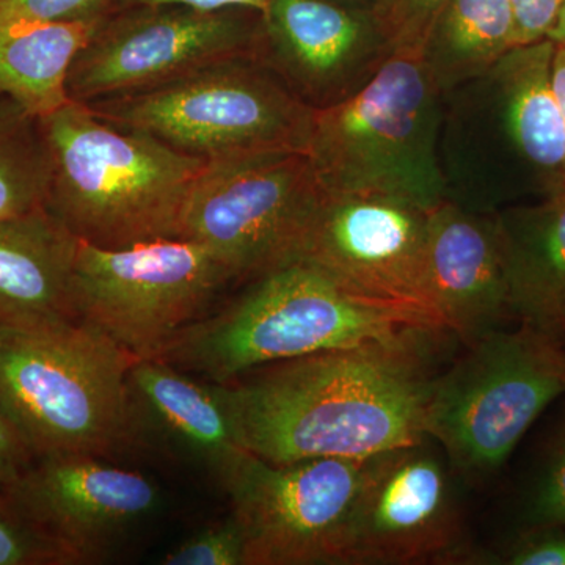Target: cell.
<instances>
[{
    "mask_svg": "<svg viewBox=\"0 0 565 565\" xmlns=\"http://www.w3.org/2000/svg\"><path fill=\"white\" fill-rule=\"evenodd\" d=\"M422 340L311 353L222 384L241 444L273 463L366 459L422 444L434 384Z\"/></svg>",
    "mask_w": 565,
    "mask_h": 565,
    "instance_id": "6da1fadb",
    "label": "cell"
},
{
    "mask_svg": "<svg viewBox=\"0 0 565 565\" xmlns=\"http://www.w3.org/2000/svg\"><path fill=\"white\" fill-rule=\"evenodd\" d=\"M444 332L429 311L362 296L310 264L294 262L256 277L154 359L212 384H230L282 360Z\"/></svg>",
    "mask_w": 565,
    "mask_h": 565,
    "instance_id": "7a4b0ae2",
    "label": "cell"
},
{
    "mask_svg": "<svg viewBox=\"0 0 565 565\" xmlns=\"http://www.w3.org/2000/svg\"><path fill=\"white\" fill-rule=\"evenodd\" d=\"M50 158L46 210L96 247L177 239L182 207L204 159L70 102L39 118Z\"/></svg>",
    "mask_w": 565,
    "mask_h": 565,
    "instance_id": "3957f363",
    "label": "cell"
},
{
    "mask_svg": "<svg viewBox=\"0 0 565 565\" xmlns=\"http://www.w3.org/2000/svg\"><path fill=\"white\" fill-rule=\"evenodd\" d=\"M134 360L74 318L0 326V412L33 460L111 459L136 448L128 397Z\"/></svg>",
    "mask_w": 565,
    "mask_h": 565,
    "instance_id": "277c9868",
    "label": "cell"
},
{
    "mask_svg": "<svg viewBox=\"0 0 565 565\" xmlns=\"http://www.w3.org/2000/svg\"><path fill=\"white\" fill-rule=\"evenodd\" d=\"M440 104L422 58L393 54L362 90L315 109L307 156L323 191L393 196L427 211L449 200Z\"/></svg>",
    "mask_w": 565,
    "mask_h": 565,
    "instance_id": "5b68a950",
    "label": "cell"
},
{
    "mask_svg": "<svg viewBox=\"0 0 565 565\" xmlns=\"http://www.w3.org/2000/svg\"><path fill=\"white\" fill-rule=\"evenodd\" d=\"M85 106L103 120L204 161L307 152L315 115L250 57L211 63L166 84Z\"/></svg>",
    "mask_w": 565,
    "mask_h": 565,
    "instance_id": "8992f818",
    "label": "cell"
},
{
    "mask_svg": "<svg viewBox=\"0 0 565 565\" xmlns=\"http://www.w3.org/2000/svg\"><path fill=\"white\" fill-rule=\"evenodd\" d=\"M565 394V348L520 323L467 345L434 379L426 434L460 475L484 478L514 451L535 419Z\"/></svg>",
    "mask_w": 565,
    "mask_h": 565,
    "instance_id": "52a82bcc",
    "label": "cell"
},
{
    "mask_svg": "<svg viewBox=\"0 0 565 565\" xmlns=\"http://www.w3.org/2000/svg\"><path fill=\"white\" fill-rule=\"evenodd\" d=\"M232 278L203 245L159 239L106 248L82 243L70 310L136 359H154L207 313Z\"/></svg>",
    "mask_w": 565,
    "mask_h": 565,
    "instance_id": "ba28073f",
    "label": "cell"
},
{
    "mask_svg": "<svg viewBox=\"0 0 565 565\" xmlns=\"http://www.w3.org/2000/svg\"><path fill=\"white\" fill-rule=\"evenodd\" d=\"M307 152H270L204 163L182 207L177 239L206 247L232 281L291 262L321 193Z\"/></svg>",
    "mask_w": 565,
    "mask_h": 565,
    "instance_id": "9c48e42d",
    "label": "cell"
},
{
    "mask_svg": "<svg viewBox=\"0 0 565 565\" xmlns=\"http://www.w3.org/2000/svg\"><path fill=\"white\" fill-rule=\"evenodd\" d=\"M262 13L182 6L104 14L71 65L70 102L90 104L177 79L230 58L258 61Z\"/></svg>",
    "mask_w": 565,
    "mask_h": 565,
    "instance_id": "30bf717a",
    "label": "cell"
},
{
    "mask_svg": "<svg viewBox=\"0 0 565 565\" xmlns=\"http://www.w3.org/2000/svg\"><path fill=\"white\" fill-rule=\"evenodd\" d=\"M366 459L273 463L245 451L223 476L244 535V565L344 564Z\"/></svg>",
    "mask_w": 565,
    "mask_h": 565,
    "instance_id": "8fae6325",
    "label": "cell"
},
{
    "mask_svg": "<svg viewBox=\"0 0 565 565\" xmlns=\"http://www.w3.org/2000/svg\"><path fill=\"white\" fill-rule=\"evenodd\" d=\"M429 212L393 196L321 189L289 263L310 264L353 292L437 318L427 292Z\"/></svg>",
    "mask_w": 565,
    "mask_h": 565,
    "instance_id": "7c38bea8",
    "label": "cell"
},
{
    "mask_svg": "<svg viewBox=\"0 0 565 565\" xmlns=\"http://www.w3.org/2000/svg\"><path fill=\"white\" fill-rule=\"evenodd\" d=\"M467 559L444 462L422 444L367 457L345 533L344 564Z\"/></svg>",
    "mask_w": 565,
    "mask_h": 565,
    "instance_id": "4fadbf2b",
    "label": "cell"
},
{
    "mask_svg": "<svg viewBox=\"0 0 565 565\" xmlns=\"http://www.w3.org/2000/svg\"><path fill=\"white\" fill-rule=\"evenodd\" d=\"M6 490L63 565L98 563L158 504L150 479L92 456L33 460Z\"/></svg>",
    "mask_w": 565,
    "mask_h": 565,
    "instance_id": "5bb4252c",
    "label": "cell"
},
{
    "mask_svg": "<svg viewBox=\"0 0 565 565\" xmlns=\"http://www.w3.org/2000/svg\"><path fill=\"white\" fill-rule=\"evenodd\" d=\"M393 54L363 7L341 0H270L262 13L258 61L313 109L351 98Z\"/></svg>",
    "mask_w": 565,
    "mask_h": 565,
    "instance_id": "9a60e30c",
    "label": "cell"
},
{
    "mask_svg": "<svg viewBox=\"0 0 565 565\" xmlns=\"http://www.w3.org/2000/svg\"><path fill=\"white\" fill-rule=\"evenodd\" d=\"M427 292L446 332L465 344L512 318L503 234L497 215L467 211L452 200L429 212Z\"/></svg>",
    "mask_w": 565,
    "mask_h": 565,
    "instance_id": "2e32d148",
    "label": "cell"
},
{
    "mask_svg": "<svg viewBox=\"0 0 565 565\" xmlns=\"http://www.w3.org/2000/svg\"><path fill=\"white\" fill-rule=\"evenodd\" d=\"M134 445L191 460L222 481L247 449L223 394L159 359H136L128 371Z\"/></svg>",
    "mask_w": 565,
    "mask_h": 565,
    "instance_id": "e0dca14e",
    "label": "cell"
},
{
    "mask_svg": "<svg viewBox=\"0 0 565 565\" xmlns=\"http://www.w3.org/2000/svg\"><path fill=\"white\" fill-rule=\"evenodd\" d=\"M497 217L512 318L565 348V189Z\"/></svg>",
    "mask_w": 565,
    "mask_h": 565,
    "instance_id": "ac0fdd59",
    "label": "cell"
},
{
    "mask_svg": "<svg viewBox=\"0 0 565 565\" xmlns=\"http://www.w3.org/2000/svg\"><path fill=\"white\" fill-rule=\"evenodd\" d=\"M555 41L519 44L487 74L505 134L545 195L565 189V120L553 88Z\"/></svg>",
    "mask_w": 565,
    "mask_h": 565,
    "instance_id": "d6986e66",
    "label": "cell"
},
{
    "mask_svg": "<svg viewBox=\"0 0 565 565\" xmlns=\"http://www.w3.org/2000/svg\"><path fill=\"white\" fill-rule=\"evenodd\" d=\"M77 245L46 207L0 218V326L73 318L70 280Z\"/></svg>",
    "mask_w": 565,
    "mask_h": 565,
    "instance_id": "ffe728a7",
    "label": "cell"
},
{
    "mask_svg": "<svg viewBox=\"0 0 565 565\" xmlns=\"http://www.w3.org/2000/svg\"><path fill=\"white\" fill-rule=\"evenodd\" d=\"M96 22L40 20L0 7V98L36 118L70 103V68Z\"/></svg>",
    "mask_w": 565,
    "mask_h": 565,
    "instance_id": "44dd1931",
    "label": "cell"
},
{
    "mask_svg": "<svg viewBox=\"0 0 565 565\" xmlns=\"http://www.w3.org/2000/svg\"><path fill=\"white\" fill-rule=\"evenodd\" d=\"M516 43L511 0H449L435 20L422 61L441 95L484 79Z\"/></svg>",
    "mask_w": 565,
    "mask_h": 565,
    "instance_id": "7402d4cb",
    "label": "cell"
},
{
    "mask_svg": "<svg viewBox=\"0 0 565 565\" xmlns=\"http://www.w3.org/2000/svg\"><path fill=\"white\" fill-rule=\"evenodd\" d=\"M50 180L39 118L0 98V218L44 210Z\"/></svg>",
    "mask_w": 565,
    "mask_h": 565,
    "instance_id": "603a6c76",
    "label": "cell"
},
{
    "mask_svg": "<svg viewBox=\"0 0 565 565\" xmlns=\"http://www.w3.org/2000/svg\"><path fill=\"white\" fill-rule=\"evenodd\" d=\"M449 0H373L371 13L394 54L422 58L424 43Z\"/></svg>",
    "mask_w": 565,
    "mask_h": 565,
    "instance_id": "cb8c5ba5",
    "label": "cell"
},
{
    "mask_svg": "<svg viewBox=\"0 0 565 565\" xmlns=\"http://www.w3.org/2000/svg\"><path fill=\"white\" fill-rule=\"evenodd\" d=\"M0 565H63L61 555L22 516L0 487Z\"/></svg>",
    "mask_w": 565,
    "mask_h": 565,
    "instance_id": "d4e9b609",
    "label": "cell"
},
{
    "mask_svg": "<svg viewBox=\"0 0 565 565\" xmlns=\"http://www.w3.org/2000/svg\"><path fill=\"white\" fill-rule=\"evenodd\" d=\"M166 565H244V535L232 514L203 527L163 557Z\"/></svg>",
    "mask_w": 565,
    "mask_h": 565,
    "instance_id": "484cf974",
    "label": "cell"
},
{
    "mask_svg": "<svg viewBox=\"0 0 565 565\" xmlns=\"http://www.w3.org/2000/svg\"><path fill=\"white\" fill-rule=\"evenodd\" d=\"M527 520L530 526H565V427L557 437L550 452L548 462L535 484Z\"/></svg>",
    "mask_w": 565,
    "mask_h": 565,
    "instance_id": "4316f807",
    "label": "cell"
},
{
    "mask_svg": "<svg viewBox=\"0 0 565 565\" xmlns=\"http://www.w3.org/2000/svg\"><path fill=\"white\" fill-rule=\"evenodd\" d=\"M486 563L509 565H565V526L531 525L504 553Z\"/></svg>",
    "mask_w": 565,
    "mask_h": 565,
    "instance_id": "83f0119b",
    "label": "cell"
},
{
    "mask_svg": "<svg viewBox=\"0 0 565 565\" xmlns=\"http://www.w3.org/2000/svg\"><path fill=\"white\" fill-rule=\"evenodd\" d=\"M0 7L47 21H93L103 17V0H0Z\"/></svg>",
    "mask_w": 565,
    "mask_h": 565,
    "instance_id": "f1b7e54d",
    "label": "cell"
},
{
    "mask_svg": "<svg viewBox=\"0 0 565 565\" xmlns=\"http://www.w3.org/2000/svg\"><path fill=\"white\" fill-rule=\"evenodd\" d=\"M565 0H511L516 22V43L548 39Z\"/></svg>",
    "mask_w": 565,
    "mask_h": 565,
    "instance_id": "f546056e",
    "label": "cell"
},
{
    "mask_svg": "<svg viewBox=\"0 0 565 565\" xmlns=\"http://www.w3.org/2000/svg\"><path fill=\"white\" fill-rule=\"evenodd\" d=\"M32 463L28 446L0 412V487L13 486Z\"/></svg>",
    "mask_w": 565,
    "mask_h": 565,
    "instance_id": "4dcf8cb0",
    "label": "cell"
},
{
    "mask_svg": "<svg viewBox=\"0 0 565 565\" xmlns=\"http://www.w3.org/2000/svg\"><path fill=\"white\" fill-rule=\"evenodd\" d=\"M269 3L270 0H103V17L122 10L159 6H182L203 10L245 9L264 13Z\"/></svg>",
    "mask_w": 565,
    "mask_h": 565,
    "instance_id": "1f68e13d",
    "label": "cell"
},
{
    "mask_svg": "<svg viewBox=\"0 0 565 565\" xmlns=\"http://www.w3.org/2000/svg\"><path fill=\"white\" fill-rule=\"evenodd\" d=\"M553 88L565 120V44L555 43L553 57Z\"/></svg>",
    "mask_w": 565,
    "mask_h": 565,
    "instance_id": "d6a6232c",
    "label": "cell"
},
{
    "mask_svg": "<svg viewBox=\"0 0 565 565\" xmlns=\"http://www.w3.org/2000/svg\"><path fill=\"white\" fill-rule=\"evenodd\" d=\"M548 39L555 41V43L565 44V2L563 9H561L559 17H557L555 28L550 32Z\"/></svg>",
    "mask_w": 565,
    "mask_h": 565,
    "instance_id": "836d02e7",
    "label": "cell"
},
{
    "mask_svg": "<svg viewBox=\"0 0 565 565\" xmlns=\"http://www.w3.org/2000/svg\"><path fill=\"white\" fill-rule=\"evenodd\" d=\"M341 2L349 3V6L363 7V9H370L373 6V0H341Z\"/></svg>",
    "mask_w": 565,
    "mask_h": 565,
    "instance_id": "e575fe53",
    "label": "cell"
}]
</instances>
